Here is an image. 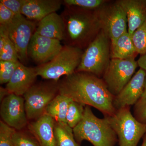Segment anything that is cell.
I'll return each instance as SVG.
<instances>
[{
	"mask_svg": "<svg viewBox=\"0 0 146 146\" xmlns=\"http://www.w3.org/2000/svg\"><path fill=\"white\" fill-rule=\"evenodd\" d=\"M13 139L14 146H41L33 138L17 131L14 133Z\"/></svg>",
	"mask_w": 146,
	"mask_h": 146,
	"instance_id": "28",
	"label": "cell"
},
{
	"mask_svg": "<svg viewBox=\"0 0 146 146\" xmlns=\"http://www.w3.org/2000/svg\"><path fill=\"white\" fill-rule=\"evenodd\" d=\"M76 141L80 143L86 141L94 146H115L117 137L106 117L100 119L86 106L83 117L73 129Z\"/></svg>",
	"mask_w": 146,
	"mask_h": 146,
	"instance_id": "3",
	"label": "cell"
},
{
	"mask_svg": "<svg viewBox=\"0 0 146 146\" xmlns=\"http://www.w3.org/2000/svg\"><path fill=\"white\" fill-rule=\"evenodd\" d=\"M133 45L138 54H146V21L131 35Z\"/></svg>",
	"mask_w": 146,
	"mask_h": 146,
	"instance_id": "24",
	"label": "cell"
},
{
	"mask_svg": "<svg viewBox=\"0 0 146 146\" xmlns=\"http://www.w3.org/2000/svg\"><path fill=\"white\" fill-rule=\"evenodd\" d=\"M126 15L131 36L146 21V0H118Z\"/></svg>",
	"mask_w": 146,
	"mask_h": 146,
	"instance_id": "15",
	"label": "cell"
},
{
	"mask_svg": "<svg viewBox=\"0 0 146 146\" xmlns=\"http://www.w3.org/2000/svg\"><path fill=\"white\" fill-rule=\"evenodd\" d=\"M65 23V39L70 46L87 47L102 30L95 11L67 6L61 15Z\"/></svg>",
	"mask_w": 146,
	"mask_h": 146,
	"instance_id": "2",
	"label": "cell"
},
{
	"mask_svg": "<svg viewBox=\"0 0 146 146\" xmlns=\"http://www.w3.org/2000/svg\"><path fill=\"white\" fill-rule=\"evenodd\" d=\"M133 115L138 121L146 123V98H141L134 105Z\"/></svg>",
	"mask_w": 146,
	"mask_h": 146,
	"instance_id": "29",
	"label": "cell"
},
{
	"mask_svg": "<svg viewBox=\"0 0 146 146\" xmlns=\"http://www.w3.org/2000/svg\"><path fill=\"white\" fill-rule=\"evenodd\" d=\"M0 61H19L17 50L8 34L7 36L3 48L0 52Z\"/></svg>",
	"mask_w": 146,
	"mask_h": 146,
	"instance_id": "26",
	"label": "cell"
},
{
	"mask_svg": "<svg viewBox=\"0 0 146 146\" xmlns=\"http://www.w3.org/2000/svg\"><path fill=\"white\" fill-rule=\"evenodd\" d=\"M60 0H28L23 7L21 14L29 20L40 21L61 7Z\"/></svg>",
	"mask_w": 146,
	"mask_h": 146,
	"instance_id": "17",
	"label": "cell"
},
{
	"mask_svg": "<svg viewBox=\"0 0 146 146\" xmlns=\"http://www.w3.org/2000/svg\"><path fill=\"white\" fill-rule=\"evenodd\" d=\"M95 10L101 29L112 41L127 32L124 11L117 1L110 2Z\"/></svg>",
	"mask_w": 146,
	"mask_h": 146,
	"instance_id": "7",
	"label": "cell"
},
{
	"mask_svg": "<svg viewBox=\"0 0 146 146\" xmlns=\"http://www.w3.org/2000/svg\"><path fill=\"white\" fill-rule=\"evenodd\" d=\"M21 63L19 61H0V83H7Z\"/></svg>",
	"mask_w": 146,
	"mask_h": 146,
	"instance_id": "25",
	"label": "cell"
},
{
	"mask_svg": "<svg viewBox=\"0 0 146 146\" xmlns=\"http://www.w3.org/2000/svg\"><path fill=\"white\" fill-rule=\"evenodd\" d=\"M146 76V71L140 68L121 92L115 97L113 105L116 110L135 105L141 99L145 90Z\"/></svg>",
	"mask_w": 146,
	"mask_h": 146,
	"instance_id": "13",
	"label": "cell"
},
{
	"mask_svg": "<svg viewBox=\"0 0 146 146\" xmlns=\"http://www.w3.org/2000/svg\"><path fill=\"white\" fill-rule=\"evenodd\" d=\"M111 41L102 30L86 47L77 72L90 73L100 78L109 65Z\"/></svg>",
	"mask_w": 146,
	"mask_h": 146,
	"instance_id": "4",
	"label": "cell"
},
{
	"mask_svg": "<svg viewBox=\"0 0 146 146\" xmlns=\"http://www.w3.org/2000/svg\"><path fill=\"white\" fill-rule=\"evenodd\" d=\"M137 54L131 36L128 32L117 39L111 41V59H131L135 58Z\"/></svg>",
	"mask_w": 146,
	"mask_h": 146,
	"instance_id": "19",
	"label": "cell"
},
{
	"mask_svg": "<svg viewBox=\"0 0 146 146\" xmlns=\"http://www.w3.org/2000/svg\"><path fill=\"white\" fill-rule=\"evenodd\" d=\"M37 76L36 68H29L21 63L7 84L6 89L10 94L24 96L33 86Z\"/></svg>",
	"mask_w": 146,
	"mask_h": 146,
	"instance_id": "14",
	"label": "cell"
},
{
	"mask_svg": "<svg viewBox=\"0 0 146 146\" xmlns=\"http://www.w3.org/2000/svg\"><path fill=\"white\" fill-rule=\"evenodd\" d=\"M85 106L72 101L68 107L66 115V123L72 129L79 123L83 117Z\"/></svg>",
	"mask_w": 146,
	"mask_h": 146,
	"instance_id": "22",
	"label": "cell"
},
{
	"mask_svg": "<svg viewBox=\"0 0 146 146\" xmlns=\"http://www.w3.org/2000/svg\"><path fill=\"white\" fill-rule=\"evenodd\" d=\"M141 146H146V133L143 137V143Z\"/></svg>",
	"mask_w": 146,
	"mask_h": 146,
	"instance_id": "35",
	"label": "cell"
},
{
	"mask_svg": "<svg viewBox=\"0 0 146 146\" xmlns=\"http://www.w3.org/2000/svg\"><path fill=\"white\" fill-rule=\"evenodd\" d=\"M28 1V0H1L0 2L9 9L15 15H17L21 14L22 8Z\"/></svg>",
	"mask_w": 146,
	"mask_h": 146,
	"instance_id": "30",
	"label": "cell"
},
{
	"mask_svg": "<svg viewBox=\"0 0 146 146\" xmlns=\"http://www.w3.org/2000/svg\"><path fill=\"white\" fill-rule=\"evenodd\" d=\"M107 0H65L63 2L68 7H74L86 10L95 11L108 2Z\"/></svg>",
	"mask_w": 146,
	"mask_h": 146,
	"instance_id": "23",
	"label": "cell"
},
{
	"mask_svg": "<svg viewBox=\"0 0 146 146\" xmlns=\"http://www.w3.org/2000/svg\"><path fill=\"white\" fill-rule=\"evenodd\" d=\"M146 98V76L145 78V90H144V92L143 94V96L141 98Z\"/></svg>",
	"mask_w": 146,
	"mask_h": 146,
	"instance_id": "34",
	"label": "cell"
},
{
	"mask_svg": "<svg viewBox=\"0 0 146 146\" xmlns=\"http://www.w3.org/2000/svg\"><path fill=\"white\" fill-rule=\"evenodd\" d=\"M59 94L74 101L92 106L109 117L116 110L113 105L114 96L103 80L90 73L76 71L66 76L57 85Z\"/></svg>",
	"mask_w": 146,
	"mask_h": 146,
	"instance_id": "1",
	"label": "cell"
},
{
	"mask_svg": "<svg viewBox=\"0 0 146 146\" xmlns=\"http://www.w3.org/2000/svg\"><path fill=\"white\" fill-rule=\"evenodd\" d=\"M16 131L2 121L0 122V146H14L13 136Z\"/></svg>",
	"mask_w": 146,
	"mask_h": 146,
	"instance_id": "27",
	"label": "cell"
},
{
	"mask_svg": "<svg viewBox=\"0 0 146 146\" xmlns=\"http://www.w3.org/2000/svg\"><path fill=\"white\" fill-rule=\"evenodd\" d=\"M4 26L16 48L19 60L25 63L27 60L28 48L36 30V23L20 14L15 15L11 23Z\"/></svg>",
	"mask_w": 146,
	"mask_h": 146,
	"instance_id": "9",
	"label": "cell"
},
{
	"mask_svg": "<svg viewBox=\"0 0 146 146\" xmlns=\"http://www.w3.org/2000/svg\"><path fill=\"white\" fill-rule=\"evenodd\" d=\"M72 101L69 97L58 94L50 103L45 113L50 115L56 122L67 123L66 115Z\"/></svg>",
	"mask_w": 146,
	"mask_h": 146,
	"instance_id": "20",
	"label": "cell"
},
{
	"mask_svg": "<svg viewBox=\"0 0 146 146\" xmlns=\"http://www.w3.org/2000/svg\"><path fill=\"white\" fill-rule=\"evenodd\" d=\"M106 117L117 135L119 146H137L146 133V123L138 121L129 107L117 110L113 115Z\"/></svg>",
	"mask_w": 146,
	"mask_h": 146,
	"instance_id": "6",
	"label": "cell"
},
{
	"mask_svg": "<svg viewBox=\"0 0 146 146\" xmlns=\"http://www.w3.org/2000/svg\"><path fill=\"white\" fill-rule=\"evenodd\" d=\"M56 86L46 84L33 85L24 95L27 117L36 119L44 115L50 103L56 96Z\"/></svg>",
	"mask_w": 146,
	"mask_h": 146,
	"instance_id": "10",
	"label": "cell"
},
{
	"mask_svg": "<svg viewBox=\"0 0 146 146\" xmlns=\"http://www.w3.org/2000/svg\"><path fill=\"white\" fill-rule=\"evenodd\" d=\"M63 48L60 41L35 32L28 48V55L40 65L52 60Z\"/></svg>",
	"mask_w": 146,
	"mask_h": 146,
	"instance_id": "12",
	"label": "cell"
},
{
	"mask_svg": "<svg viewBox=\"0 0 146 146\" xmlns=\"http://www.w3.org/2000/svg\"><path fill=\"white\" fill-rule=\"evenodd\" d=\"M55 121L44 113L29 125V128L41 146H56Z\"/></svg>",
	"mask_w": 146,
	"mask_h": 146,
	"instance_id": "16",
	"label": "cell"
},
{
	"mask_svg": "<svg viewBox=\"0 0 146 146\" xmlns=\"http://www.w3.org/2000/svg\"><path fill=\"white\" fill-rule=\"evenodd\" d=\"M3 121L15 129L21 130L27 123L25 100L23 97L10 94L2 101L0 110Z\"/></svg>",
	"mask_w": 146,
	"mask_h": 146,
	"instance_id": "11",
	"label": "cell"
},
{
	"mask_svg": "<svg viewBox=\"0 0 146 146\" xmlns=\"http://www.w3.org/2000/svg\"><path fill=\"white\" fill-rule=\"evenodd\" d=\"M14 13L2 3L0 2V24L7 25L11 23L15 17Z\"/></svg>",
	"mask_w": 146,
	"mask_h": 146,
	"instance_id": "31",
	"label": "cell"
},
{
	"mask_svg": "<svg viewBox=\"0 0 146 146\" xmlns=\"http://www.w3.org/2000/svg\"><path fill=\"white\" fill-rule=\"evenodd\" d=\"M56 146H82L76 141L73 129L67 123L55 122Z\"/></svg>",
	"mask_w": 146,
	"mask_h": 146,
	"instance_id": "21",
	"label": "cell"
},
{
	"mask_svg": "<svg viewBox=\"0 0 146 146\" xmlns=\"http://www.w3.org/2000/svg\"><path fill=\"white\" fill-rule=\"evenodd\" d=\"M83 52L78 47L64 46L52 60L36 68L37 75L57 82L63 76L72 74L80 64Z\"/></svg>",
	"mask_w": 146,
	"mask_h": 146,
	"instance_id": "5",
	"label": "cell"
},
{
	"mask_svg": "<svg viewBox=\"0 0 146 146\" xmlns=\"http://www.w3.org/2000/svg\"><path fill=\"white\" fill-rule=\"evenodd\" d=\"M10 93L6 89H4L3 87H1V100L2 101L4 98L7 96Z\"/></svg>",
	"mask_w": 146,
	"mask_h": 146,
	"instance_id": "33",
	"label": "cell"
},
{
	"mask_svg": "<svg viewBox=\"0 0 146 146\" xmlns=\"http://www.w3.org/2000/svg\"><path fill=\"white\" fill-rule=\"evenodd\" d=\"M137 62L138 66L146 71V54L141 56Z\"/></svg>",
	"mask_w": 146,
	"mask_h": 146,
	"instance_id": "32",
	"label": "cell"
},
{
	"mask_svg": "<svg viewBox=\"0 0 146 146\" xmlns=\"http://www.w3.org/2000/svg\"><path fill=\"white\" fill-rule=\"evenodd\" d=\"M138 66L135 58L111 59L103 75V80L110 92L116 96L133 76Z\"/></svg>",
	"mask_w": 146,
	"mask_h": 146,
	"instance_id": "8",
	"label": "cell"
},
{
	"mask_svg": "<svg viewBox=\"0 0 146 146\" xmlns=\"http://www.w3.org/2000/svg\"><path fill=\"white\" fill-rule=\"evenodd\" d=\"M35 32L42 36L59 41L65 39V23L62 16L56 12L48 15L39 21Z\"/></svg>",
	"mask_w": 146,
	"mask_h": 146,
	"instance_id": "18",
	"label": "cell"
}]
</instances>
